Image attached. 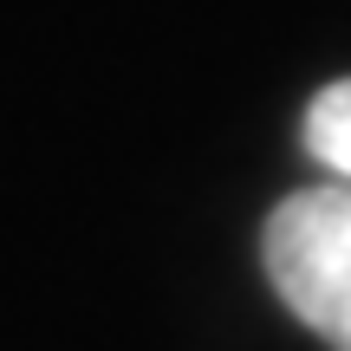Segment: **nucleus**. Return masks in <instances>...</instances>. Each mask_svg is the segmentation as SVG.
Returning a JSON list of instances; mask_svg holds the SVG:
<instances>
[{
	"mask_svg": "<svg viewBox=\"0 0 351 351\" xmlns=\"http://www.w3.org/2000/svg\"><path fill=\"white\" fill-rule=\"evenodd\" d=\"M261 254L293 319H306L332 351H351V189L319 182L287 195L267 215Z\"/></svg>",
	"mask_w": 351,
	"mask_h": 351,
	"instance_id": "1",
	"label": "nucleus"
},
{
	"mask_svg": "<svg viewBox=\"0 0 351 351\" xmlns=\"http://www.w3.org/2000/svg\"><path fill=\"white\" fill-rule=\"evenodd\" d=\"M306 150H313V163H326L351 189V78L326 85L306 104Z\"/></svg>",
	"mask_w": 351,
	"mask_h": 351,
	"instance_id": "2",
	"label": "nucleus"
}]
</instances>
